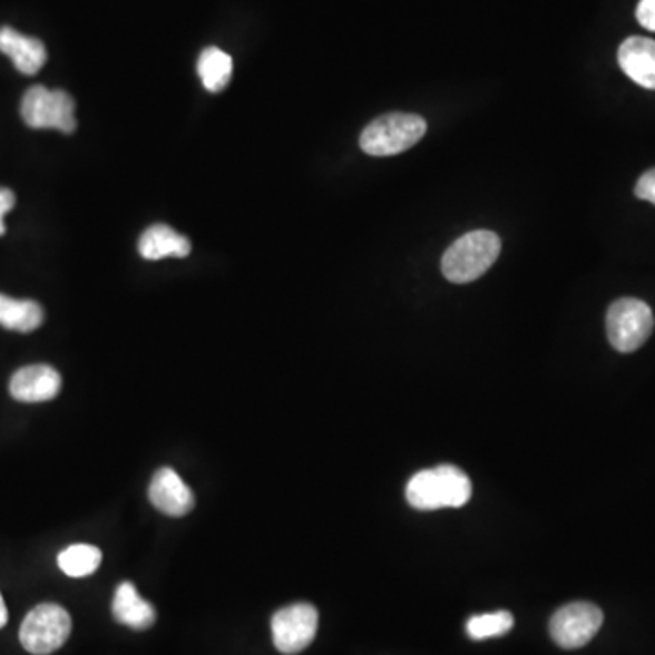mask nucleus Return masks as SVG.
Segmentation results:
<instances>
[{
  "label": "nucleus",
  "mask_w": 655,
  "mask_h": 655,
  "mask_svg": "<svg viewBox=\"0 0 655 655\" xmlns=\"http://www.w3.org/2000/svg\"><path fill=\"white\" fill-rule=\"evenodd\" d=\"M472 497V481L453 465L428 468L408 481L407 501L416 510L461 508Z\"/></svg>",
  "instance_id": "1"
},
{
  "label": "nucleus",
  "mask_w": 655,
  "mask_h": 655,
  "mask_svg": "<svg viewBox=\"0 0 655 655\" xmlns=\"http://www.w3.org/2000/svg\"><path fill=\"white\" fill-rule=\"evenodd\" d=\"M499 254L501 238L490 229H476L457 238L444 252L441 270L450 283H472L493 266Z\"/></svg>",
  "instance_id": "2"
},
{
  "label": "nucleus",
  "mask_w": 655,
  "mask_h": 655,
  "mask_svg": "<svg viewBox=\"0 0 655 655\" xmlns=\"http://www.w3.org/2000/svg\"><path fill=\"white\" fill-rule=\"evenodd\" d=\"M427 135V120L416 114H387L373 119L359 145L372 157H390L413 148Z\"/></svg>",
  "instance_id": "3"
},
{
  "label": "nucleus",
  "mask_w": 655,
  "mask_h": 655,
  "mask_svg": "<svg viewBox=\"0 0 655 655\" xmlns=\"http://www.w3.org/2000/svg\"><path fill=\"white\" fill-rule=\"evenodd\" d=\"M654 326L651 306L639 299H619L606 313V335L620 353L639 350L651 338Z\"/></svg>",
  "instance_id": "4"
},
{
  "label": "nucleus",
  "mask_w": 655,
  "mask_h": 655,
  "mask_svg": "<svg viewBox=\"0 0 655 655\" xmlns=\"http://www.w3.org/2000/svg\"><path fill=\"white\" fill-rule=\"evenodd\" d=\"M71 634V617L55 603H42L25 617L20 625V645L33 655L59 651Z\"/></svg>",
  "instance_id": "5"
},
{
  "label": "nucleus",
  "mask_w": 655,
  "mask_h": 655,
  "mask_svg": "<svg viewBox=\"0 0 655 655\" xmlns=\"http://www.w3.org/2000/svg\"><path fill=\"white\" fill-rule=\"evenodd\" d=\"M20 115L30 128L59 129L62 134H74L77 128L74 97L62 90H48L45 86H33L26 91Z\"/></svg>",
  "instance_id": "6"
},
{
  "label": "nucleus",
  "mask_w": 655,
  "mask_h": 655,
  "mask_svg": "<svg viewBox=\"0 0 655 655\" xmlns=\"http://www.w3.org/2000/svg\"><path fill=\"white\" fill-rule=\"evenodd\" d=\"M319 614L309 603L284 606L272 617L273 645L281 654L306 651L317 636Z\"/></svg>",
  "instance_id": "7"
},
{
  "label": "nucleus",
  "mask_w": 655,
  "mask_h": 655,
  "mask_svg": "<svg viewBox=\"0 0 655 655\" xmlns=\"http://www.w3.org/2000/svg\"><path fill=\"white\" fill-rule=\"evenodd\" d=\"M603 612L592 603H570L551 616L550 636L566 651H576L588 645L603 626Z\"/></svg>",
  "instance_id": "8"
},
{
  "label": "nucleus",
  "mask_w": 655,
  "mask_h": 655,
  "mask_svg": "<svg viewBox=\"0 0 655 655\" xmlns=\"http://www.w3.org/2000/svg\"><path fill=\"white\" fill-rule=\"evenodd\" d=\"M148 497L149 502L164 516L183 517L194 510V491L174 468L164 467L155 472L149 482Z\"/></svg>",
  "instance_id": "9"
},
{
  "label": "nucleus",
  "mask_w": 655,
  "mask_h": 655,
  "mask_svg": "<svg viewBox=\"0 0 655 655\" xmlns=\"http://www.w3.org/2000/svg\"><path fill=\"white\" fill-rule=\"evenodd\" d=\"M62 387L60 373L48 364L20 368L10 381L11 398L20 402H46L57 398Z\"/></svg>",
  "instance_id": "10"
},
{
  "label": "nucleus",
  "mask_w": 655,
  "mask_h": 655,
  "mask_svg": "<svg viewBox=\"0 0 655 655\" xmlns=\"http://www.w3.org/2000/svg\"><path fill=\"white\" fill-rule=\"evenodd\" d=\"M620 70L646 90H655V40L630 37L617 51Z\"/></svg>",
  "instance_id": "11"
},
{
  "label": "nucleus",
  "mask_w": 655,
  "mask_h": 655,
  "mask_svg": "<svg viewBox=\"0 0 655 655\" xmlns=\"http://www.w3.org/2000/svg\"><path fill=\"white\" fill-rule=\"evenodd\" d=\"M114 617L120 625L129 626L134 630H148L157 619L154 605L139 596L134 583H120L115 590L111 603Z\"/></svg>",
  "instance_id": "12"
},
{
  "label": "nucleus",
  "mask_w": 655,
  "mask_h": 655,
  "mask_svg": "<svg viewBox=\"0 0 655 655\" xmlns=\"http://www.w3.org/2000/svg\"><path fill=\"white\" fill-rule=\"evenodd\" d=\"M0 51L8 55L17 70L25 75H36L46 65L48 53L39 39L26 37L13 28H0Z\"/></svg>",
  "instance_id": "13"
},
{
  "label": "nucleus",
  "mask_w": 655,
  "mask_h": 655,
  "mask_svg": "<svg viewBox=\"0 0 655 655\" xmlns=\"http://www.w3.org/2000/svg\"><path fill=\"white\" fill-rule=\"evenodd\" d=\"M192 252L188 238L166 224L149 226L139 238V254L148 261L164 257H186Z\"/></svg>",
  "instance_id": "14"
},
{
  "label": "nucleus",
  "mask_w": 655,
  "mask_h": 655,
  "mask_svg": "<svg viewBox=\"0 0 655 655\" xmlns=\"http://www.w3.org/2000/svg\"><path fill=\"white\" fill-rule=\"evenodd\" d=\"M45 323V312L36 301L8 297L0 293V326L13 332L30 333Z\"/></svg>",
  "instance_id": "15"
},
{
  "label": "nucleus",
  "mask_w": 655,
  "mask_h": 655,
  "mask_svg": "<svg viewBox=\"0 0 655 655\" xmlns=\"http://www.w3.org/2000/svg\"><path fill=\"white\" fill-rule=\"evenodd\" d=\"M197 71H199L204 88L212 94H217L228 86L232 74H234V60L226 51L218 50V48H206L201 53Z\"/></svg>",
  "instance_id": "16"
},
{
  "label": "nucleus",
  "mask_w": 655,
  "mask_h": 655,
  "mask_svg": "<svg viewBox=\"0 0 655 655\" xmlns=\"http://www.w3.org/2000/svg\"><path fill=\"white\" fill-rule=\"evenodd\" d=\"M57 563H59V568L65 571L66 576H91L102 563V551L97 546L79 542V545L68 546V548L60 551Z\"/></svg>",
  "instance_id": "17"
},
{
  "label": "nucleus",
  "mask_w": 655,
  "mask_h": 655,
  "mask_svg": "<svg viewBox=\"0 0 655 655\" xmlns=\"http://www.w3.org/2000/svg\"><path fill=\"white\" fill-rule=\"evenodd\" d=\"M514 626V616L510 612H493V614H482L473 616L467 623L468 636L473 641L490 639V637L505 636Z\"/></svg>",
  "instance_id": "18"
},
{
  "label": "nucleus",
  "mask_w": 655,
  "mask_h": 655,
  "mask_svg": "<svg viewBox=\"0 0 655 655\" xmlns=\"http://www.w3.org/2000/svg\"><path fill=\"white\" fill-rule=\"evenodd\" d=\"M636 197L655 204V168L641 175V179L636 184Z\"/></svg>",
  "instance_id": "19"
},
{
  "label": "nucleus",
  "mask_w": 655,
  "mask_h": 655,
  "mask_svg": "<svg viewBox=\"0 0 655 655\" xmlns=\"http://www.w3.org/2000/svg\"><path fill=\"white\" fill-rule=\"evenodd\" d=\"M636 17L643 28L655 31V0H641Z\"/></svg>",
  "instance_id": "20"
},
{
  "label": "nucleus",
  "mask_w": 655,
  "mask_h": 655,
  "mask_svg": "<svg viewBox=\"0 0 655 655\" xmlns=\"http://www.w3.org/2000/svg\"><path fill=\"white\" fill-rule=\"evenodd\" d=\"M16 206V195L8 188H0V235H4V215Z\"/></svg>",
  "instance_id": "21"
},
{
  "label": "nucleus",
  "mask_w": 655,
  "mask_h": 655,
  "mask_svg": "<svg viewBox=\"0 0 655 655\" xmlns=\"http://www.w3.org/2000/svg\"><path fill=\"white\" fill-rule=\"evenodd\" d=\"M8 623V608H6L4 597L0 594V628H4Z\"/></svg>",
  "instance_id": "22"
}]
</instances>
